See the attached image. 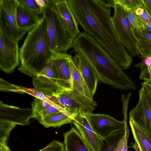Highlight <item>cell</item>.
<instances>
[{"label": "cell", "mask_w": 151, "mask_h": 151, "mask_svg": "<svg viewBox=\"0 0 151 151\" xmlns=\"http://www.w3.org/2000/svg\"><path fill=\"white\" fill-rule=\"evenodd\" d=\"M79 25L84 32L93 37L115 60L122 69L129 68L132 57L116 36L107 32L99 22L88 0H67Z\"/></svg>", "instance_id": "obj_1"}, {"label": "cell", "mask_w": 151, "mask_h": 151, "mask_svg": "<svg viewBox=\"0 0 151 151\" xmlns=\"http://www.w3.org/2000/svg\"><path fill=\"white\" fill-rule=\"evenodd\" d=\"M53 53L49 45L46 20L42 16L28 32L19 49L21 64L18 70L29 76H37L52 59Z\"/></svg>", "instance_id": "obj_2"}, {"label": "cell", "mask_w": 151, "mask_h": 151, "mask_svg": "<svg viewBox=\"0 0 151 151\" xmlns=\"http://www.w3.org/2000/svg\"><path fill=\"white\" fill-rule=\"evenodd\" d=\"M42 16L45 18L49 45L53 53H66L73 47L74 39L64 27L57 12L53 0H45Z\"/></svg>", "instance_id": "obj_3"}, {"label": "cell", "mask_w": 151, "mask_h": 151, "mask_svg": "<svg viewBox=\"0 0 151 151\" xmlns=\"http://www.w3.org/2000/svg\"><path fill=\"white\" fill-rule=\"evenodd\" d=\"M113 8L114 13L111 20L116 37L130 56L139 57L140 54L138 48V39L128 20L126 11L117 4H115Z\"/></svg>", "instance_id": "obj_4"}, {"label": "cell", "mask_w": 151, "mask_h": 151, "mask_svg": "<svg viewBox=\"0 0 151 151\" xmlns=\"http://www.w3.org/2000/svg\"><path fill=\"white\" fill-rule=\"evenodd\" d=\"M53 95L55 104L73 119L81 109L85 113H92L95 109L90 101L73 90Z\"/></svg>", "instance_id": "obj_5"}, {"label": "cell", "mask_w": 151, "mask_h": 151, "mask_svg": "<svg viewBox=\"0 0 151 151\" xmlns=\"http://www.w3.org/2000/svg\"><path fill=\"white\" fill-rule=\"evenodd\" d=\"M17 0H0V28L9 37L19 42L27 32L19 29L16 21Z\"/></svg>", "instance_id": "obj_6"}, {"label": "cell", "mask_w": 151, "mask_h": 151, "mask_svg": "<svg viewBox=\"0 0 151 151\" xmlns=\"http://www.w3.org/2000/svg\"><path fill=\"white\" fill-rule=\"evenodd\" d=\"M18 42L7 37L0 28V69L6 74L20 65Z\"/></svg>", "instance_id": "obj_7"}, {"label": "cell", "mask_w": 151, "mask_h": 151, "mask_svg": "<svg viewBox=\"0 0 151 151\" xmlns=\"http://www.w3.org/2000/svg\"><path fill=\"white\" fill-rule=\"evenodd\" d=\"M85 115L94 131L102 139L115 132L125 129L124 121H119L109 115L92 113Z\"/></svg>", "instance_id": "obj_8"}, {"label": "cell", "mask_w": 151, "mask_h": 151, "mask_svg": "<svg viewBox=\"0 0 151 151\" xmlns=\"http://www.w3.org/2000/svg\"><path fill=\"white\" fill-rule=\"evenodd\" d=\"M34 88L43 94L52 96L65 91L57 82L52 59L37 76L33 77Z\"/></svg>", "instance_id": "obj_9"}, {"label": "cell", "mask_w": 151, "mask_h": 151, "mask_svg": "<svg viewBox=\"0 0 151 151\" xmlns=\"http://www.w3.org/2000/svg\"><path fill=\"white\" fill-rule=\"evenodd\" d=\"M129 116V119L151 132V98L142 85L137 104L130 111Z\"/></svg>", "instance_id": "obj_10"}, {"label": "cell", "mask_w": 151, "mask_h": 151, "mask_svg": "<svg viewBox=\"0 0 151 151\" xmlns=\"http://www.w3.org/2000/svg\"><path fill=\"white\" fill-rule=\"evenodd\" d=\"M66 53L57 52L53 53V66L55 71L57 82L66 91L72 90V84L69 60L72 57Z\"/></svg>", "instance_id": "obj_11"}, {"label": "cell", "mask_w": 151, "mask_h": 151, "mask_svg": "<svg viewBox=\"0 0 151 151\" xmlns=\"http://www.w3.org/2000/svg\"><path fill=\"white\" fill-rule=\"evenodd\" d=\"M72 123L76 127L87 145L91 151H100L103 139L93 130L84 111L81 109L74 119Z\"/></svg>", "instance_id": "obj_12"}, {"label": "cell", "mask_w": 151, "mask_h": 151, "mask_svg": "<svg viewBox=\"0 0 151 151\" xmlns=\"http://www.w3.org/2000/svg\"><path fill=\"white\" fill-rule=\"evenodd\" d=\"M58 15L64 27L71 37L75 39L81 32L78 23L67 0H53Z\"/></svg>", "instance_id": "obj_13"}, {"label": "cell", "mask_w": 151, "mask_h": 151, "mask_svg": "<svg viewBox=\"0 0 151 151\" xmlns=\"http://www.w3.org/2000/svg\"><path fill=\"white\" fill-rule=\"evenodd\" d=\"M32 118V109L20 108L0 101V119L23 126L29 125V120Z\"/></svg>", "instance_id": "obj_14"}, {"label": "cell", "mask_w": 151, "mask_h": 151, "mask_svg": "<svg viewBox=\"0 0 151 151\" xmlns=\"http://www.w3.org/2000/svg\"><path fill=\"white\" fill-rule=\"evenodd\" d=\"M72 59L93 96L99 81L94 69L87 59L80 52H76Z\"/></svg>", "instance_id": "obj_15"}, {"label": "cell", "mask_w": 151, "mask_h": 151, "mask_svg": "<svg viewBox=\"0 0 151 151\" xmlns=\"http://www.w3.org/2000/svg\"><path fill=\"white\" fill-rule=\"evenodd\" d=\"M18 1L16 12L18 27L22 31L29 32L36 26L40 18L26 6Z\"/></svg>", "instance_id": "obj_16"}, {"label": "cell", "mask_w": 151, "mask_h": 151, "mask_svg": "<svg viewBox=\"0 0 151 151\" xmlns=\"http://www.w3.org/2000/svg\"><path fill=\"white\" fill-rule=\"evenodd\" d=\"M72 57L69 60L72 90L87 99L94 106H96L97 104L94 100L93 96L91 95L84 79L74 63Z\"/></svg>", "instance_id": "obj_17"}, {"label": "cell", "mask_w": 151, "mask_h": 151, "mask_svg": "<svg viewBox=\"0 0 151 151\" xmlns=\"http://www.w3.org/2000/svg\"><path fill=\"white\" fill-rule=\"evenodd\" d=\"M63 136L65 151H91L75 128L72 127Z\"/></svg>", "instance_id": "obj_18"}, {"label": "cell", "mask_w": 151, "mask_h": 151, "mask_svg": "<svg viewBox=\"0 0 151 151\" xmlns=\"http://www.w3.org/2000/svg\"><path fill=\"white\" fill-rule=\"evenodd\" d=\"M129 124L135 141L142 151H151V132L129 119Z\"/></svg>", "instance_id": "obj_19"}, {"label": "cell", "mask_w": 151, "mask_h": 151, "mask_svg": "<svg viewBox=\"0 0 151 151\" xmlns=\"http://www.w3.org/2000/svg\"><path fill=\"white\" fill-rule=\"evenodd\" d=\"M31 105L33 118L39 122L46 116L61 111L50 104L37 98Z\"/></svg>", "instance_id": "obj_20"}, {"label": "cell", "mask_w": 151, "mask_h": 151, "mask_svg": "<svg viewBox=\"0 0 151 151\" xmlns=\"http://www.w3.org/2000/svg\"><path fill=\"white\" fill-rule=\"evenodd\" d=\"M73 119L61 111L46 116L39 122L46 128L60 127L66 124L72 123Z\"/></svg>", "instance_id": "obj_21"}, {"label": "cell", "mask_w": 151, "mask_h": 151, "mask_svg": "<svg viewBox=\"0 0 151 151\" xmlns=\"http://www.w3.org/2000/svg\"><path fill=\"white\" fill-rule=\"evenodd\" d=\"M125 131V129L117 131L103 139L100 151H115L119 142L124 136Z\"/></svg>", "instance_id": "obj_22"}, {"label": "cell", "mask_w": 151, "mask_h": 151, "mask_svg": "<svg viewBox=\"0 0 151 151\" xmlns=\"http://www.w3.org/2000/svg\"><path fill=\"white\" fill-rule=\"evenodd\" d=\"M20 89L25 93H27L40 99L45 101L54 106L61 111L65 113L54 102L53 95H45L35 88H27L19 86Z\"/></svg>", "instance_id": "obj_23"}, {"label": "cell", "mask_w": 151, "mask_h": 151, "mask_svg": "<svg viewBox=\"0 0 151 151\" xmlns=\"http://www.w3.org/2000/svg\"><path fill=\"white\" fill-rule=\"evenodd\" d=\"M16 126L11 122L0 119V143H7L10 132Z\"/></svg>", "instance_id": "obj_24"}, {"label": "cell", "mask_w": 151, "mask_h": 151, "mask_svg": "<svg viewBox=\"0 0 151 151\" xmlns=\"http://www.w3.org/2000/svg\"><path fill=\"white\" fill-rule=\"evenodd\" d=\"M114 4L119 5L125 10H135L138 8L144 7L142 0H113Z\"/></svg>", "instance_id": "obj_25"}, {"label": "cell", "mask_w": 151, "mask_h": 151, "mask_svg": "<svg viewBox=\"0 0 151 151\" xmlns=\"http://www.w3.org/2000/svg\"><path fill=\"white\" fill-rule=\"evenodd\" d=\"M126 11L128 20L134 29L147 31L143 24L136 14L134 10L129 9Z\"/></svg>", "instance_id": "obj_26"}, {"label": "cell", "mask_w": 151, "mask_h": 151, "mask_svg": "<svg viewBox=\"0 0 151 151\" xmlns=\"http://www.w3.org/2000/svg\"><path fill=\"white\" fill-rule=\"evenodd\" d=\"M0 90L4 92H14L24 94L19 86L9 83L3 79H0Z\"/></svg>", "instance_id": "obj_27"}, {"label": "cell", "mask_w": 151, "mask_h": 151, "mask_svg": "<svg viewBox=\"0 0 151 151\" xmlns=\"http://www.w3.org/2000/svg\"><path fill=\"white\" fill-rule=\"evenodd\" d=\"M18 2L24 4L36 14H42L43 8L40 7L35 0H18Z\"/></svg>", "instance_id": "obj_28"}, {"label": "cell", "mask_w": 151, "mask_h": 151, "mask_svg": "<svg viewBox=\"0 0 151 151\" xmlns=\"http://www.w3.org/2000/svg\"><path fill=\"white\" fill-rule=\"evenodd\" d=\"M38 151H65L63 143L53 140L45 148Z\"/></svg>", "instance_id": "obj_29"}, {"label": "cell", "mask_w": 151, "mask_h": 151, "mask_svg": "<svg viewBox=\"0 0 151 151\" xmlns=\"http://www.w3.org/2000/svg\"><path fill=\"white\" fill-rule=\"evenodd\" d=\"M134 30L137 39H141L151 44V32L142 30H137L134 29Z\"/></svg>", "instance_id": "obj_30"}, {"label": "cell", "mask_w": 151, "mask_h": 151, "mask_svg": "<svg viewBox=\"0 0 151 151\" xmlns=\"http://www.w3.org/2000/svg\"><path fill=\"white\" fill-rule=\"evenodd\" d=\"M135 12L142 23H146L150 21L151 18L145 9L144 7H139Z\"/></svg>", "instance_id": "obj_31"}, {"label": "cell", "mask_w": 151, "mask_h": 151, "mask_svg": "<svg viewBox=\"0 0 151 151\" xmlns=\"http://www.w3.org/2000/svg\"><path fill=\"white\" fill-rule=\"evenodd\" d=\"M144 9L151 18V0H142Z\"/></svg>", "instance_id": "obj_32"}, {"label": "cell", "mask_w": 151, "mask_h": 151, "mask_svg": "<svg viewBox=\"0 0 151 151\" xmlns=\"http://www.w3.org/2000/svg\"><path fill=\"white\" fill-rule=\"evenodd\" d=\"M129 134L128 127L127 126L125 131L124 135V145L122 151H127L128 150L127 140Z\"/></svg>", "instance_id": "obj_33"}, {"label": "cell", "mask_w": 151, "mask_h": 151, "mask_svg": "<svg viewBox=\"0 0 151 151\" xmlns=\"http://www.w3.org/2000/svg\"><path fill=\"white\" fill-rule=\"evenodd\" d=\"M124 136L119 142L115 151H122L124 145Z\"/></svg>", "instance_id": "obj_34"}, {"label": "cell", "mask_w": 151, "mask_h": 151, "mask_svg": "<svg viewBox=\"0 0 151 151\" xmlns=\"http://www.w3.org/2000/svg\"><path fill=\"white\" fill-rule=\"evenodd\" d=\"M7 144L6 143H0V151H11Z\"/></svg>", "instance_id": "obj_35"}, {"label": "cell", "mask_w": 151, "mask_h": 151, "mask_svg": "<svg viewBox=\"0 0 151 151\" xmlns=\"http://www.w3.org/2000/svg\"><path fill=\"white\" fill-rule=\"evenodd\" d=\"M147 71L148 73V75L146 78L143 80L146 81L151 86V68H148Z\"/></svg>", "instance_id": "obj_36"}, {"label": "cell", "mask_w": 151, "mask_h": 151, "mask_svg": "<svg viewBox=\"0 0 151 151\" xmlns=\"http://www.w3.org/2000/svg\"><path fill=\"white\" fill-rule=\"evenodd\" d=\"M37 5L40 7L43 8L46 5L45 0H35Z\"/></svg>", "instance_id": "obj_37"}, {"label": "cell", "mask_w": 151, "mask_h": 151, "mask_svg": "<svg viewBox=\"0 0 151 151\" xmlns=\"http://www.w3.org/2000/svg\"><path fill=\"white\" fill-rule=\"evenodd\" d=\"M142 23L146 28L148 32H151V20L150 22Z\"/></svg>", "instance_id": "obj_38"}, {"label": "cell", "mask_w": 151, "mask_h": 151, "mask_svg": "<svg viewBox=\"0 0 151 151\" xmlns=\"http://www.w3.org/2000/svg\"><path fill=\"white\" fill-rule=\"evenodd\" d=\"M132 147L134 148L136 151H142L136 141H135L134 144L132 143Z\"/></svg>", "instance_id": "obj_39"}, {"label": "cell", "mask_w": 151, "mask_h": 151, "mask_svg": "<svg viewBox=\"0 0 151 151\" xmlns=\"http://www.w3.org/2000/svg\"></svg>", "instance_id": "obj_40"}]
</instances>
